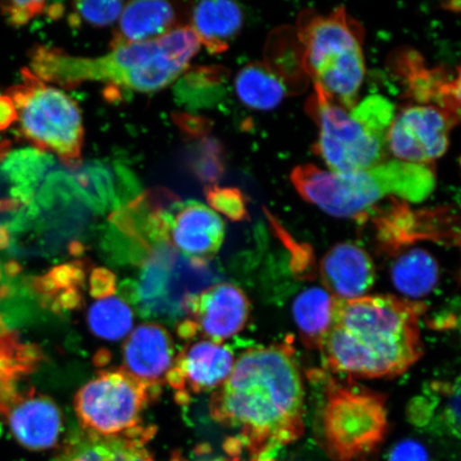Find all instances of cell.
<instances>
[{"label":"cell","instance_id":"5b68a950","mask_svg":"<svg viewBox=\"0 0 461 461\" xmlns=\"http://www.w3.org/2000/svg\"><path fill=\"white\" fill-rule=\"evenodd\" d=\"M302 63L314 89L346 109L359 102L366 77L363 28L341 5L327 14L304 10L298 17Z\"/></svg>","mask_w":461,"mask_h":461},{"label":"cell","instance_id":"2e32d148","mask_svg":"<svg viewBox=\"0 0 461 461\" xmlns=\"http://www.w3.org/2000/svg\"><path fill=\"white\" fill-rule=\"evenodd\" d=\"M190 315L212 342L233 338L247 325L250 303L239 286L216 284L202 292L192 305Z\"/></svg>","mask_w":461,"mask_h":461},{"label":"cell","instance_id":"8d00e7d4","mask_svg":"<svg viewBox=\"0 0 461 461\" xmlns=\"http://www.w3.org/2000/svg\"><path fill=\"white\" fill-rule=\"evenodd\" d=\"M17 121V113L13 100L8 95L0 96V131L8 129Z\"/></svg>","mask_w":461,"mask_h":461},{"label":"cell","instance_id":"603a6c76","mask_svg":"<svg viewBox=\"0 0 461 461\" xmlns=\"http://www.w3.org/2000/svg\"><path fill=\"white\" fill-rule=\"evenodd\" d=\"M176 23L173 5L165 2H134L126 5L114 29L111 49L149 41L172 31Z\"/></svg>","mask_w":461,"mask_h":461},{"label":"cell","instance_id":"484cf974","mask_svg":"<svg viewBox=\"0 0 461 461\" xmlns=\"http://www.w3.org/2000/svg\"><path fill=\"white\" fill-rule=\"evenodd\" d=\"M336 298L324 287L303 291L293 303V317L305 348L319 350L330 330Z\"/></svg>","mask_w":461,"mask_h":461},{"label":"cell","instance_id":"d6a6232c","mask_svg":"<svg viewBox=\"0 0 461 461\" xmlns=\"http://www.w3.org/2000/svg\"><path fill=\"white\" fill-rule=\"evenodd\" d=\"M3 15L10 25L24 26L33 17L45 13L48 3L44 2H5L0 5Z\"/></svg>","mask_w":461,"mask_h":461},{"label":"cell","instance_id":"836d02e7","mask_svg":"<svg viewBox=\"0 0 461 461\" xmlns=\"http://www.w3.org/2000/svg\"><path fill=\"white\" fill-rule=\"evenodd\" d=\"M389 461H429V455L422 443L403 439L391 449Z\"/></svg>","mask_w":461,"mask_h":461},{"label":"cell","instance_id":"44dd1931","mask_svg":"<svg viewBox=\"0 0 461 461\" xmlns=\"http://www.w3.org/2000/svg\"><path fill=\"white\" fill-rule=\"evenodd\" d=\"M234 363L233 351L228 346L201 341L182 351L176 366L181 368L189 388L201 393L221 388L232 373Z\"/></svg>","mask_w":461,"mask_h":461},{"label":"cell","instance_id":"ba28073f","mask_svg":"<svg viewBox=\"0 0 461 461\" xmlns=\"http://www.w3.org/2000/svg\"><path fill=\"white\" fill-rule=\"evenodd\" d=\"M326 376L320 428L327 456L331 461H372L388 434L387 399L351 379Z\"/></svg>","mask_w":461,"mask_h":461},{"label":"cell","instance_id":"ab89813d","mask_svg":"<svg viewBox=\"0 0 461 461\" xmlns=\"http://www.w3.org/2000/svg\"><path fill=\"white\" fill-rule=\"evenodd\" d=\"M214 461H241L240 455L239 454H229L228 458H222Z\"/></svg>","mask_w":461,"mask_h":461},{"label":"cell","instance_id":"3957f363","mask_svg":"<svg viewBox=\"0 0 461 461\" xmlns=\"http://www.w3.org/2000/svg\"><path fill=\"white\" fill-rule=\"evenodd\" d=\"M189 26L173 28L158 39L120 46L100 58L68 55L40 46L32 51L33 74L42 82L66 88L86 82H104L140 94H153L171 85L187 70L200 50Z\"/></svg>","mask_w":461,"mask_h":461},{"label":"cell","instance_id":"5bb4252c","mask_svg":"<svg viewBox=\"0 0 461 461\" xmlns=\"http://www.w3.org/2000/svg\"><path fill=\"white\" fill-rule=\"evenodd\" d=\"M391 68L401 77L411 104L436 106L459 122V70L454 75L447 68L426 67L423 58L411 49L396 51L392 56Z\"/></svg>","mask_w":461,"mask_h":461},{"label":"cell","instance_id":"f35d334b","mask_svg":"<svg viewBox=\"0 0 461 461\" xmlns=\"http://www.w3.org/2000/svg\"><path fill=\"white\" fill-rule=\"evenodd\" d=\"M10 143L8 141H0V161L9 154Z\"/></svg>","mask_w":461,"mask_h":461},{"label":"cell","instance_id":"4dcf8cb0","mask_svg":"<svg viewBox=\"0 0 461 461\" xmlns=\"http://www.w3.org/2000/svg\"><path fill=\"white\" fill-rule=\"evenodd\" d=\"M205 194L212 209L230 221L239 222L248 218L247 199L240 189L212 185L206 186Z\"/></svg>","mask_w":461,"mask_h":461},{"label":"cell","instance_id":"cb8c5ba5","mask_svg":"<svg viewBox=\"0 0 461 461\" xmlns=\"http://www.w3.org/2000/svg\"><path fill=\"white\" fill-rule=\"evenodd\" d=\"M41 359V351L22 343L0 317V413L19 393L16 384L33 372Z\"/></svg>","mask_w":461,"mask_h":461},{"label":"cell","instance_id":"7402d4cb","mask_svg":"<svg viewBox=\"0 0 461 461\" xmlns=\"http://www.w3.org/2000/svg\"><path fill=\"white\" fill-rule=\"evenodd\" d=\"M243 25L244 14L240 5L228 0L201 2L192 11L190 28L211 54L228 50Z\"/></svg>","mask_w":461,"mask_h":461},{"label":"cell","instance_id":"d4e9b609","mask_svg":"<svg viewBox=\"0 0 461 461\" xmlns=\"http://www.w3.org/2000/svg\"><path fill=\"white\" fill-rule=\"evenodd\" d=\"M391 279L402 298L420 302L439 284V264L429 251L420 248L407 249L392 264Z\"/></svg>","mask_w":461,"mask_h":461},{"label":"cell","instance_id":"8992f818","mask_svg":"<svg viewBox=\"0 0 461 461\" xmlns=\"http://www.w3.org/2000/svg\"><path fill=\"white\" fill-rule=\"evenodd\" d=\"M308 113L319 128L314 152L330 171L366 170L389 159L387 135L395 108L384 96L370 95L346 109L314 89Z\"/></svg>","mask_w":461,"mask_h":461},{"label":"cell","instance_id":"d6986e66","mask_svg":"<svg viewBox=\"0 0 461 461\" xmlns=\"http://www.w3.org/2000/svg\"><path fill=\"white\" fill-rule=\"evenodd\" d=\"M175 348L168 331L158 324H143L131 332L123 348V370L142 383L160 384L168 373Z\"/></svg>","mask_w":461,"mask_h":461},{"label":"cell","instance_id":"8fae6325","mask_svg":"<svg viewBox=\"0 0 461 461\" xmlns=\"http://www.w3.org/2000/svg\"><path fill=\"white\" fill-rule=\"evenodd\" d=\"M371 221L379 247L391 255L420 240L459 246V216L452 206L413 210L408 202L390 198Z\"/></svg>","mask_w":461,"mask_h":461},{"label":"cell","instance_id":"7c38bea8","mask_svg":"<svg viewBox=\"0 0 461 461\" xmlns=\"http://www.w3.org/2000/svg\"><path fill=\"white\" fill-rule=\"evenodd\" d=\"M458 123L442 109L408 104L395 112L388 135V152L397 160L432 165L447 152L449 131Z\"/></svg>","mask_w":461,"mask_h":461},{"label":"cell","instance_id":"ffe728a7","mask_svg":"<svg viewBox=\"0 0 461 461\" xmlns=\"http://www.w3.org/2000/svg\"><path fill=\"white\" fill-rule=\"evenodd\" d=\"M153 436V428L142 426L117 437L83 431L67 443L57 461H155L146 447Z\"/></svg>","mask_w":461,"mask_h":461},{"label":"cell","instance_id":"ac0fdd59","mask_svg":"<svg viewBox=\"0 0 461 461\" xmlns=\"http://www.w3.org/2000/svg\"><path fill=\"white\" fill-rule=\"evenodd\" d=\"M301 75L286 70L274 56L251 62L236 75L235 94L247 107L273 111L292 94ZM302 79H299L301 82Z\"/></svg>","mask_w":461,"mask_h":461},{"label":"cell","instance_id":"9a60e30c","mask_svg":"<svg viewBox=\"0 0 461 461\" xmlns=\"http://www.w3.org/2000/svg\"><path fill=\"white\" fill-rule=\"evenodd\" d=\"M15 440L31 451H46L59 443L62 416L49 396L31 390L17 393L2 412Z\"/></svg>","mask_w":461,"mask_h":461},{"label":"cell","instance_id":"4fadbf2b","mask_svg":"<svg viewBox=\"0 0 461 461\" xmlns=\"http://www.w3.org/2000/svg\"><path fill=\"white\" fill-rule=\"evenodd\" d=\"M164 214L169 241L184 256L211 261L221 249L226 228L210 207L197 201H178L171 194Z\"/></svg>","mask_w":461,"mask_h":461},{"label":"cell","instance_id":"4316f807","mask_svg":"<svg viewBox=\"0 0 461 461\" xmlns=\"http://www.w3.org/2000/svg\"><path fill=\"white\" fill-rule=\"evenodd\" d=\"M88 324L96 337L106 341H120L131 332L134 325V313L128 303L109 296L91 305Z\"/></svg>","mask_w":461,"mask_h":461},{"label":"cell","instance_id":"f1b7e54d","mask_svg":"<svg viewBox=\"0 0 461 461\" xmlns=\"http://www.w3.org/2000/svg\"><path fill=\"white\" fill-rule=\"evenodd\" d=\"M188 167L207 186L215 185L224 172L223 149L212 138H202L189 149Z\"/></svg>","mask_w":461,"mask_h":461},{"label":"cell","instance_id":"1f68e13d","mask_svg":"<svg viewBox=\"0 0 461 461\" xmlns=\"http://www.w3.org/2000/svg\"><path fill=\"white\" fill-rule=\"evenodd\" d=\"M80 265V262L60 265L50 274L40 276L36 282L38 292L44 296L53 297L71 288H78L85 280V272Z\"/></svg>","mask_w":461,"mask_h":461},{"label":"cell","instance_id":"83f0119b","mask_svg":"<svg viewBox=\"0 0 461 461\" xmlns=\"http://www.w3.org/2000/svg\"><path fill=\"white\" fill-rule=\"evenodd\" d=\"M227 71L221 67H198L185 71L176 86V95L190 107H203L221 95Z\"/></svg>","mask_w":461,"mask_h":461},{"label":"cell","instance_id":"e575fe53","mask_svg":"<svg viewBox=\"0 0 461 461\" xmlns=\"http://www.w3.org/2000/svg\"><path fill=\"white\" fill-rule=\"evenodd\" d=\"M117 280L115 276L106 268H96L90 276V293L95 299L113 296Z\"/></svg>","mask_w":461,"mask_h":461},{"label":"cell","instance_id":"30bf717a","mask_svg":"<svg viewBox=\"0 0 461 461\" xmlns=\"http://www.w3.org/2000/svg\"><path fill=\"white\" fill-rule=\"evenodd\" d=\"M159 384L142 383L123 368L100 372L75 396V411L83 430L117 437L140 428L144 408L160 393Z\"/></svg>","mask_w":461,"mask_h":461},{"label":"cell","instance_id":"6da1fadb","mask_svg":"<svg viewBox=\"0 0 461 461\" xmlns=\"http://www.w3.org/2000/svg\"><path fill=\"white\" fill-rule=\"evenodd\" d=\"M304 385L292 342L258 346L235 360L212 395V420L238 431L249 461H276L304 432Z\"/></svg>","mask_w":461,"mask_h":461},{"label":"cell","instance_id":"7a4b0ae2","mask_svg":"<svg viewBox=\"0 0 461 461\" xmlns=\"http://www.w3.org/2000/svg\"><path fill=\"white\" fill-rule=\"evenodd\" d=\"M423 302L366 295L334 303L330 330L319 351L328 372L346 379H387L422 358Z\"/></svg>","mask_w":461,"mask_h":461},{"label":"cell","instance_id":"74e56055","mask_svg":"<svg viewBox=\"0 0 461 461\" xmlns=\"http://www.w3.org/2000/svg\"><path fill=\"white\" fill-rule=\"evenodd\" d=\"M198 331L197 322L193 320H184L178 324L177 333L180 338L189 339L195 336Z\"/></svg>","mask_w":461,"mask_h":461},{"label":"cell","instance_id":"f546056e","mask_svg":"<svg viewBox=\"0 0 461 461\" xmlns=\"http://www.w3.org/2000/svg\"><path fill=\"white\" fill-rule=\"evenodd\" d=\"M124 3L80 2L72 5L68 23L71 26L105 27L112 25L122 14Z\"/></svg>","mask_w":461,"mask_h":461},{"label":"cell","instance_id":"9c48e42d","mask_svg":"<svg viewBox=\"0 0 461 461\" xmlns=\"http://www.w3.org/2000/svg\"><path fill=\"white\" fill-rule=\"evenodd\" d=\"M23 82L10 89L21 134L41 151L56 154L68 168L82 160L84 126L80 109L70 96L50 86L29 68Z\"/></svg>","mask_w":461,"mask_h":461},{"label":"cell","instance_id":"e0dca14e","mask_svg":"<svg viewBox=\"0 0 461 461\" xmlns=\"http://www.w3.org/2000/svg\"><path fill=\"white\" fill-rule=\"evenodd\" d=\"M322 286L338 301L366 296L376 279L375 265L363 248L350 241L334 245L321 258Z\"/></svg>","mask_w":461,"mask_h":461},{"label":"cell","instance_id":"277c9868","mask_svg":"<svg viewBox=\"0 0 461 461\" xmlns=\"http://www.w3.org/2000/svg\"><path fill=\"white\" fill-rule=\"evenodd\" d=\"M291 181L303 200L327 214L363 223L371 221L384 200L424 201L434 192L436 173L432 165L389 158L371 169L350 173L299 165L293 169Z\"/></svg>","mask_w":461,"mask_h":461},{"label":"cell","instance_id":"52a82bcc","mask_svg":"<svg viewBox=\"0 0 461 461\" xmlns=\"http://www.w3.org/2000/svg\"><path fill=\"white\" fill-rule=\"evenodd\" d=\"M138 249L140 272L126 293L146 319L184 321L200 294L216 285L210 261L184 256L166 236H142Z\"/></svg>","mask_w":461,"mask_h":461},{"label":"cell","instance_id":"d590c367","mask_svg":"<svg viewBox=\"0 0 461 461\" xmlns=\"http://www.w3.org/2000/svg\"><path fill=\"white\" fill-rule=\"evenodd\" d=\"M178 128L189 138H204L211 131L209 120L188 113L173 114Z\"/></svg>","mask_w":461,"mask_h":461}]
</instances>
